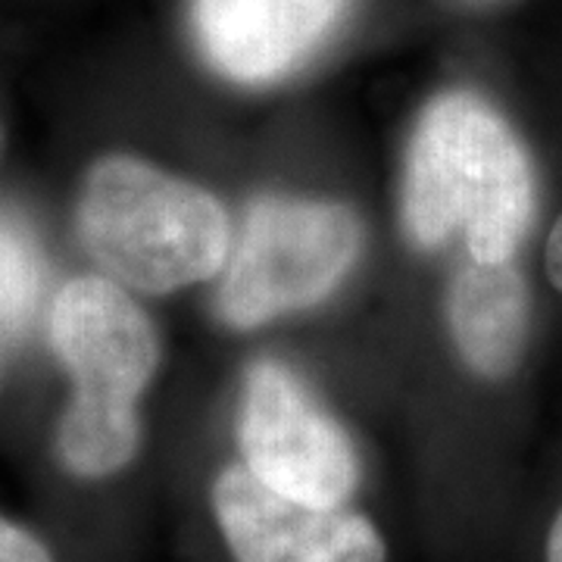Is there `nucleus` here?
Here are the masks:
<instances>
[{"label":"nucleus","instance_id":"7","mask_svg":"<svg viewBox=\"0 0 562 562\" xmlns=\"http://www.w3.org/2000/svg\"><path fill=\"white\" fill-rule=\"evenodd\" d=\"M353 0H191L203 63L244 88L291 79L347 20Z\"/></svg>","mask_w":562,"mask_h":562},{"label":"nucleus","instance_id":"5","mask_svg":"<svg viewBox=\"0 0 562 562\" xmlns=\"http://www.w3.org/2000/svg\"><path fill=\"white\" fill-rule=\"evenodd\" d=\"M241 462L269 491L310 506H347L360 487L350 435L279 360L250 362L238 413Z\"/></svg>","mask_w":562,"mask_h":562},{"label":"nucleus","instance_id":"3","mask_svg":"<svg viewBox=\"0 0 562 562\" xmlns=\"http://www.w3.org/2000/svg\"><path fill=\"white\" fill-rule=\"evenodd\" d=\"M76 235L103 279L147 297L216 279L232 254L220 198L135 154H103L81 172Z\"/></svg>","mask_w":562,"mask_h":562},{"label":"nucleus","instance_id":"10","mask_svg":"<svg viewBox=\"0 0 562 562\" xmlns=\"http://www.w3.org/2000/svg\"><path fill=\"white\" fill-rule=\"evenodd\" d=\"M0 562H57V553L38 531L0 513Z\"/></svg>","mask_w":562,"mask_h":562},{"label":"nucleus","instance_id":"8","mask_svg":"<svg viewBox=\"0 0 562 562\" xmlns=\"http://www.w3.org/2000/svg\"><path fill=\"white\" fill-rule=\"evenodd\" d=\"M447 331L462 366L484 382H503L522 366L531 291L516 260L462 262L447 288Z\"/></svg>","mask_w":562,"mask_h":562},{"label":"nucleus","instance_id":"9","mask_svg":"<svg viewBox=\"0 0 562 562\" xmlns=\"http://www.w3.org/2000/svg\"><path fill=\"white\" fill-rule=\"evenodd\" d=\"M38 254L20 225L0 220V319L16 328L38 297Z\"/></svg>","mask_w":562,"mask_h":562},{"label":"nucleus","instance_id":"1","mask_svg":"<svg viewBox=\"0 0 562 562\" xmlns=\"http://www.w3.org/2000/svg\"><path fill=\"white\" fill-rule=\"evenodd\" d=\"M538 210L528 147L494 103L450 88L422 106L403 162L401 220L419 250L453 235L469 260L513 262Z\"/></svg>","mask_w":562,"mask_h":562},{"label":"nucleus","instance_id":"2","mask_svg":"<svg viewBox=\"0 0 562 562\" xmlns=\"http://www.w3.org/2000/svg\"><path fill=\"white\" fill-rule=\"evenodd\" d=\"M47 338L72 384L54 453L76 482H106L138 460L140 397L160 369V335L132 291L103 276L69 279L54 294Z\"/></svg>","mask_w":562,"mask_h":562},{"label":"nucleus","instance_id":"4","mask_svg":"<svg viewBox=\"0 0 562 562\" xmlns=\"http://www.w3.org/2000/svg\"><path fill=\"white\" fill-rule=\"evenodd\" d=\"M360 254L362 222L347 203L260 198L222 269L216 316L232 328H257L319 306Z\"/></svg>","mask_w":562,"mask_h":562},{"label":"nucleus","instance_id":"11","mask_svg":"<svg viewBox=\"0 0 562 562\" xmlns=\"http://www.w3.org/2000/svg\"><path fill=\"white\" fill-rule=\"evenodd\" d=\"M543 272H547V281L562 294V210L543 244Z\"/></svg>","mask_w":562,"mask_h":562},{"label":"nucleus","instance_id":"6","mask_svg":"<svg viewBox=\"0 0 562 562\" xmlns=\"http://www.w3.org/2000/svg\"><path fill=\"white\" fill-rule=\"evenodd\" d=\"M210 503L235 562H387V543L369 516L281 497L244 462L222 469Z\"/></svg>","mask_w":562,"mask_h":562},{"label":"nucleus","instance_id":"12","mask_svg":"<svg viewBox=\"0 0 562 562\" xmlns=\"http://www.w3.org/2000/svg\"><path fill=\"white\" fill-rule=\"evenodd\" d=\"M543 562H562V509L547 531V543H543Z\"/></svg>","mask_w":562,"mask_h":562}]
</instances>
